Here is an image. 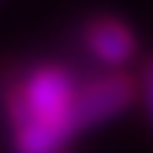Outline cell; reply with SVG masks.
<instances>
[{
	"label": "cell",
	"instance_id": "6da1fadb",
	"mask_svg": "<svg viewBox=\"0 0 153 153\" xmlns=\"http://www.w3.org/2000/svg\"><path fill=\"white\" fill-rule=\"evenodd\" d=\"M81 75L69 59H22L0 69V109L13 153H69L75 137V94Z\"/></svg>",
	"mask_w": 153,
	"mask_h": 153
},
{
	"label": "cell",
	"instance_id": "7a4b0ae2",
	"mask_svg": "<svg viewBox=\"0 0 153 153\" xmlns=\"http://www.w3.org/2000/svg\"><path fill=\"white\" fill-rule=\"evenodd\" d=\"M137 100V78L125 69H85L75 94V125L81 134L116 122Z\"/></svg>",
	"mask_w": 153,
	"mask_h": 153
},
{
	"label": "cell",
	"instance_id": "3957f363",
	"mask_svg": "<svg viewBox=\"0 0 153 153\" xmlns=\"http://www.w3.org/2000/svg\"><path fill=\"white\" fill-rule=\"evenodd\" d=\"M72 47L94 69H125L137 56V34L116 13H88L72 31Z\"/></svg>",
	"mask_w": 153,
	"mask_h": 153
},
{
	"label": "cell",
	"instance_id": "277c9868",
	"mask_svg": "<svg viewBox=\"0 0 153 153\" xmlns=\"http://www.w3.org/2000/svg\"><path fill=\"white\" fill-rule=\"evenodd\" d=\"M137 100L144 106V119H147V128L153 134V66L150 59H144L141 75H137Z\"/></svg>",
	"mask_w": 153,
	"mask_h": 153
},
{
	"label": "cell",
	"instance_id": "5b68a950",
	"mask_svg": "<svg viewBox=\"0 0 153 153\" xmlns=\"http://www.w3.org/2000/svg\"><path fill=\"white\" fill-rule=\"evenodd\" d=\"M150 66H153V56H150Z\"/></svg>",
	"mask_w": 153,
	"mask_h": 153
}]
</instances>
